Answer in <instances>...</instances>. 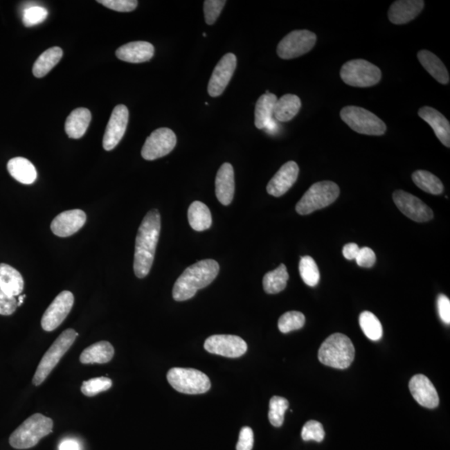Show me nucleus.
Segmentation results:
<instances>
[{
    "mask_svg": "<svg viewBox=\"0 0 450 450\" xmlns=\"http://www.w3.org/2000/svg\"><path fill=\"white\" fill-rule=\"evenodd\" d=\"M161 228V218L157 210L150 211L138 228L135 241L134 270L135 276L140 279L148 276L152 268Z\"/></svg>",
    "mask_w": 450,
    "mask_h": 450,
    "instance_id": "f257e3e1",
    "label": "nucleus"
},
{
    "mask_svg": "<svg viewBox=\"0 0 450 450\" xmlns=\"http://www.w3.org/2000/svg\"><path fill=\"white\" fill-rule=\"evenodd\" d=\"M219 265L214 260H204L188 267L175 282L173 297L176 301L193 298L199 289L207 287L219 275Z\"/></svg>",
    "mask_w": 450,
    "mask_h": 450,
    "instance_id": "f03ea898",
    "label": "nucleus"
},
{
    "mask_svg": "<svg viewBox=\"0 0 450 450\" xmlns=\"http://www.w3.org/2000/svg\"><path fill=\"white\" fill-rule=\"evenodd\" d=\"M355 350L353 343L346 335L336 333L330 335L318 350V360L326 366L345 370L353 363Z\"/></svg>",
    "mask_w": 450,
    "mask_h": 450,
    "instance_id": "7ed1b4c3",
    "label": "nucleus"
},
{
    "mask_svg": "<svg viewBox=\"0 0 450 450\" xmlns=\"http://www.w3.org/2000/svg\"><path fill=\"white\" fill-rule=\"evenodd\" d=\"M53 420L41 414H35L27 419L10 438L12 447L27 449L34 447L42 438L53 431Z\"/></svg>",
    "mask_w": 450,
    "mask_h": 450,
    "instance_id": "20e7f679",
    "label": "nucleus"
},
{
    "mask_svg": "<svg viewBox=\"0 0 450 450\" xmlns=\"http://www.w3.org/2000/svg\"><path fill=\"white\" fill-rule=\"evenodd\" d=\"M77 336L76 331L72 329L66 330L60 335L43 356L38 368H37L34 378H33V384L35 386H40L47 379L52 370L58 365L60 359L71 349Z\"/></svg>",
    "mask_w": 450,
    "mask_h": 450,
    "instance_id": "39448f33",
    "label": "nucleus"
},
{
    "mask_svg": "<svg viewBox=\"0 0 450 450\" xmlns=\"http://www.w3.org/2000/svg\"><path fill=\"white\" fill-rule=\"evenodd\" d=\"M341 190L336 183L331 181H321L314 183L300 201L296 204V211L301 215L321 210L333 204L339 197Z\"/></svg>",
    "mask_w": 450,
    "mask_h": 450,
    "instance_id": "423d86ee",
    "label": "nucleus"
},
{
    "mask_svg": "<svg viewBox=\"0 0 450 450\" xmlns=\"http://www.w3.org/2000/svg\"><path fill=\"white\" fill-rule=\"evenodd\" d=\"M167 379L175 390L182 394L201 395L211 387L208 376L195 369L173 368L168 372Z\"/></svg>",
    "mask_w": 450,
    "mask_h": 450,
    "instance_id": "0eeeda50",
    "label": "nucleus"
},
{
    "mask_svg": "<svg viewBox=\"0 0 450 450\" xmlns=\"http://www.w3.org/2000/svg\"><path fill=\"white\" fill-rule=\"evenodd\" d=\"M342 120L359 134L380 136L386 132V123L375 114L358 106H346L341 111Z\"/></svg>",
    "mask_w": 450,
    "mask_h": 450,
    "instance_id": "6e6552de",
    "label": "nucleus"
},
{
    "mask_svg": "<svg viewBox=\"0 0 450 450\" xmlns=\"http://www.w3.org/2000/svg\"><path fill=\"white\" fill-rule=\"evenodd\" d=\"M341 77L353 87H371L381 80L382 73L376 65L365 60H353L343 64Z\"/></svg>",
    "mask_w": 450,
    "mask_h": 450,
    "instance_id": "1a4fd4ad",
    "label": "nucleus"
},
{
    "mask_svg": "<svg viewBox=\"0 0 450 450\" xmlns=\"http://www.w3.org/2000/svg\"><path fill=\"white\" fill-rule=\"evenodd\" d=\"M317 36L309 30H294L282 39L277 54L283 60L298 58L309 53L316 43Z\"/></svg>",
    "mask_w": 450,
    "mask_h": 450,
    "instance_id": "9d476101",
    "label": "nucleus"
},
{
    "mask_svg": "<svg viewBox=\"0 0 450 450\" xmlns=\"http://www.w3.org/2000/svg\"><path fill=\"white\" fill-rule=\"evenodd\" d=\"M176 144L177 137L173 130L168 128L158 129L147 138L142 148V157L146 161H155L171 153Z\"/></svg>",
    "mask_w": 450,
    "mask_h": 450,
    "instance_id": "9b49d317",
    "label": "nucleus"
},
{
    "mask_svg": "<svg viewBox=\"0 0 450 450\" xmlns=\"http://www.w3.org/2000/svg\"><path fill=\"white\" fill-rule=\"evenodd\" d=\"M73 302L75 298L71 292L67 290L61 292L48 307L43 315L41 320L43 330L51 332L58 328L71 313Z\"/></svg>",
    "mask_w": 450,
    "mask_h": 450,
    "instance_id": "f8f14e48",
    "label": "nucleus"
},
{
    "mask_svg": "<svg viewBox=\"0 0 450 450\" xmlns=\"http://www.w3.org/2000/svg\"><path fill=\"white\" fill-rule=\"evenodd\" d=\"M204 349L224 357L239 358L246 353L248 346L242 338L236 335L217 334L206 339Z\"/></svg>",
    "mask_w": 450,
    "mask_h": 450,
    "instance_id": "ddd939ff",
    "label": "nucleus"
},
{
    "mask_svg": "<svg viewBox=\"0 0 450 450\" xmlns=\"http://www.w3.org/2000/svg\"><path fill=\"white\" fill-rule=\"evenodd\" d=\"M393 199L399 210L415 222L424 223L433 219L431 208L416 196L404 190H396L393 195Z\"/></svg>",
    "mask_w": 450,
    "mask_h": 450,
    "instance_id": "4468645a",
    "label": "nucleus"
},
{
    "mask_svg": "<svg viewBox=\"0 0 450 450\" xmlns=\"http://www.w3.org/2000/svg\"><path fill=\"white\" fill-rule=\"evenodd\" d=\"M237 66V58L228 53L217 64L208 84V93L211 97H219L224 93L232 79Z\"/></svg>",
    "mask_w": 450,
    "mask_h": 450,
    "instance_id": "2eb2a0df",
    "label": "nucleus"
},
{
    "mask_svg": "<svg viewBox=\"0 0 450 450\" xmlns=\"http://www.w3.org/2000/svg\"><path fill=\"white\" fill-rule=\"evenodd\" d=\"M129 116L128 108L124 105H117L114 109L103 138V147L106 151L112 150L120 144L126 132Z\"/></svg>",
    "mask_w": 450,
    "mask_h": 450,
    "instance_id": "dca6fc26",
    "label": "nucleus"
},
{
    "mask_svg": "<svg viewBox=\"0 0 450 450\" xmlns=\"http://www.w3.org/2000/svg\"><path fill=\"white\" fill-rule=\"evenodd\" d=\"M411 395L421 406L435 408L440 404L439 395L426 376L416 375L408 384Z\"/></svg>",
    "mask_w": 450,
    "mask_h": 450,
    "instance_id": "f3484780",
    "label": "nucleus"
},
{
    "mask_svg": "<svg viewBox=\"0 0 450 450\" xmlns=\"http://www.w3.org/2000/svg\"><path fill=\"white\" fill-rule=\"evenodd\" d=\"M86 222L83 210H72L61 213L51 223V231L59 237L71 236L79 231Z\"/></svg>",
    "mask_w": 450,
    "mask_h": 450,
    "instance_id": "a211bd4d",
    "label": "nucleus"
},
{
    "mask_svg": "<svg viewBox=\"0 0 450 450\" xmlns=\"http://www.w3.org/2000/svg\"><path fill=\"white\" fill-rule=\"evenodd\" d=\"M298 173L300 169L296 162L289 161L285 163L268 183V193L275 197H280L287 193L296 182Z\"/></svg>",
    "mask_w": 450,
    "mask_h": 450,
    "instance_id": "6ab92c4d",
    "label": "nucleus"
},
{
    "mask_svg": "<svg viewBox=\"0 0 450 450\" xmlns=\"http://www.w3.org/2000/svg\"><path fill=\"white\" fill-rule=\"evenodd\" d=\"M424 7L423 0H399L392 3L388 12V19L395 24H407L415 19Z\"/></svg>",
    "mask_w": 450,
    "mask_h": 450,
    "instance_id": "aec40b11",
    "label": "nucleus"
},
{
    "mask_svg": "<svg viewBox=\"0 0 450 450\" xmlns=\"http://www.w3.org/2000/svg\"><path fill=\"white\" fill-rule=\"evenodd\" d=\"M235 189L234 168L228 163L219 168L215 179L217 199L223 204L228 206L234 199Z\"/></svg>",
    "mask_w": 450,
    "mask_h": 450,
    "instance_id": "412c9836",
    "label": "nucleus"
},
{
    "mask_svg": "<svg viewBox=\"0 0 450 450\" xmlns=\"http://www.w3.org/2000/svg\"><path fill=\"white\" fill-rule=\"evenodd\" d=\"M154 47L145 41H136L123 45L116 51L118 59L125 62L140 64L147 62L153 58Z\"/></svg>",
    "mask_w": 450,
    "mask_h": 450,
    "instance_id": "4be33fe9",
    "label": "nucleus"
},
{
    "mask_svg": "<svg viewBox=\"0 0 450 450\" xmlns=\"http://www.w3.org/2000/svg\"><path fill=\"white\" fill-rule=\"evenodd\" d=\"M419 116L432 127L438 138L444 146L450 147L449 121L435 109L424 106L419 110Z\"/></svg>",
    "mask_w": 450,
    "mask_h": 450,
    "instance_id": "5701e85b",
    "label": "nucleus"
},
{
    "mask_svg": "<svg viewBox=\"0 0 450 450\" xmlns=\"http://www.w3.org/2000/svg\"><path fill=\"white\" fill-rule=\"evenodd\" d=\"M24 288L21 273L9 264H0V290L16 297L23 292Z\"/></svg>",
    "mask_w": 450,
    "mask_h": 450,
    "instance_id": "b1692460",
    "label": "nucleus"
},
{
    "mask_svg": "<svg viewBox=\"0 0 450 450\" xmlns=\"http://www.w3.org/2000/svg\"><path fill=\"white\" fill-rule=\"evenodd\" d=\"M91 113L88 109L79 108L73 110L65 122V132L71 138H80L87 131L91 122Z\"/></svg>",
    "mask_w": 450,
    "mask_h": 450,
    "instance_id": "393cba45",
    "label": "nucleus"
},
{
    "mask_svg": "<svg viewBox=\"0 0 450 450\" xmlns=\"http://www.w3.org/2000/svg\"><path fill=\"white\" fill-rule=\"evenodd\" d=\"M7 168L12 177L24 185H32L37 179L35 165L26 158L16 157L10 159Z\"/></svg>",
    "mask_w": 450,
    "mask_h": 450,
    "instance_id": "a878e982",
    "label": "nucleus"
},
{
    "mask_svg": "<svg viewBox=\"0 0 450 450\" xmlns=\"http://www.w3.org/2000/svg\"><path fill=\"white\" fill-rule=\"evenodd\" d=\"M114 354V350L111 343L108 341H100L86 348L82 352L80 360L84 365L106 363L113 359Z\"/></svg>",
    "mask_w": 450,
    "mask_h": 450,
    "instance_id": "bb28decb",
    "label": "nucleus"
},
{
    "mask_svg": "<svg viewBox=\"0 0 450 450\" xmlns=\"http://www.w3.org/2000/svg\"><path fill=\"white\" fill-rule=\"evenodd\" d=\"M418 60L422 66L433 79L442 84L449 83V75L445 65L435 55L429 51H420L418 53Z\"/></svg>",
    "mask_w": 450,
    "mask_h": 450,
    "instance_id": "cd10ccee",
    "label": "nucleus"
},
{
    "mask_svg": "<svg viewBox=\"0 0 450 450\" xmlns=\"http://www.w3.org/2000/svg\"><path fill=\"white\" fill-rule=\"evenodd\" d=\"M301 108L300 98L294 95H285L276 101L273 117L276 121L288 122L296 117Z\"/></svg>",
    "mask_w": 450,
    "mask_h": 450,
    "instance_id": "c85d7f7f",
    "label": "nucleus"
},
{
    "mask_svg": "<svg viewBox=\"0 0 450 450\" xmlns=\"http://www.w3.org/2000/svg\"><path fill=\"white\" fill-rule=\"evenodd\" d=\"M277 100V96L270 93L268 90L258 100L255 111V125L257 129H264L273 120V107Z\"/></svg>",
    "mask_w": 450,
    "mask_h": 450,
    "instance_id": "c756f323",
    "label": "nucleus"
},
{
    "mask_svg": "<svg viewBox=\"0 0 450 450\" xmlns=\"http://www.w3.org/2000/svg\"><path fill=\"white\" fill-rule=\"evenodd\" d=\"M188 219L192 228L195 231L208 230L212 225V215L206 204L195 201L188 210Z\"/></svg>",
    "mask_w": 450,
    "mask_h": 450,
    "instance_id": "7c9ffc66",
    "label": "nucleus"
},
{
    "mask_svg": "<svg viewBox=\"0 0 450 450\" xmlns=\"http://www.w3.org/2000/svg\"><path fill=\"white\" fill-rule=\"evenodd\" d=\"M63 57L62 48L53 47L48 48L35 61L33 67V73L37 78H43L56 66Z\"/></svg>",
    "mask_w": 450,
    "mask_h": 450,
    "instance_id": "2f4dec72",
    "label": "nucleus"
},
{
    "mask_svg": "<svg viewBox=\"0 0 450 450\" xmlns=\"http://www.w3.org/2000/svg\"><path fill=\"white\" fill-rule=\"evenodd\" d=\"M289 277L287 268L285 264H280L276 269L272 270L264 276L263 280L264 291L270 294L283 291L287 286Z\"/></svg>",
    "mask_w": 450,
    "mask_h": 450,
    "instance_id": "473e14b6",
    "label": "nucleus"
},
{
    "mask_svg": "<svg viewBox=\"0 0 450 450\" xmlns=\"http://www.w3.org/2000/svg\"><path fill=\"white\" fill-rule=\"evenodd\" d=\"M412 179L420 190L426 192V193L435 195L443 193V183L437 176L431 172L417 170L412 174Z\"/></svg>",
    "mask_w": 450,
    "mask_h": 450,
    "instance_id": "72a5a7b5",
    "label": "nucleus"
},
{
    "mask_svg": "<svg viewBox=\"0 0 450 450\" xmlns=\"http://www.w3.org/2000/svg\"><path fill=\"white\" fill-rule=\"evenodd\" d=\"M359 325L363 334L370 341H378L383 336L381 323L373 313L370 311H363L359 315Z\"/></svg>",
    "mask_w": 450,
    "mask_h": 450,
    "instance_id": "f704fd0d",
    "label": "nucleus"
},
{
    "mask_svg": "<svg viewBox=\"0 0 450 450\" xmlns=\"http://www.w3.org/2000/svg\"><path fill=\"white\" fill-rule=\"evenodd\" d=\"M300 275L305 285L314 287L318 284L321 280L320 270H318L316 262L312 257L304 256L301 258L300 265Z\"/></svg>",
    "mask_w": 450,
    "mask_h": 450,
    "instance_id": "c9c22d12",
    "label": "nucleus"
},
{
    "mask_svg": "<svg viewBox=\"0 0 450 450\" xmlns=\"http://www.w3.org/2000/svg\"><path fill=\"white\" fill-rule=\"evenodd\" d=\"M289 408V401L283 397L273 396L269 401V420L275 427H280L284 423L285 414Z\"/></svg>",
    "mask_w": 450,
    "mask_h": 450,
    "instance_id": "e433bc0d",
    "label": "nucleus"
},
{
    "mask_svg": "<svg viewBox=\"0 0 450 450\" xmlns=\"http://www.w3.org/2000/svg\"><path fill=\"white\" fill-rule=\"evenodd\" d=\"M305 324V315L298 311H289L280 318L278 327L281 333L287 334L300 330Z\"/></svg>",
    "mask_w": 450,
    "mask_h": 450,
    "instance_id": "4c0bfd02",
    "label": "nucleus"
},
{
    "mask_svg": "<svg viewBox=\"0 0 450 450\" xmlns=\"http://www.w3.org/2000/svg\"><path fill=\"white\" fill-rule=\"evenodd\" d=\"M112 387L111 379L105 377L87 380L82 384L81 391L85 396L93 397L107 391Z\"/></svg>",
    "mask_w": 450,
    "mask_h": 450,
    "instance_id": "58836bf2",
    "label": "nucleus"
},
{
    "mask_svg": "<svg viewBox=\"0 0 450 450\" xmlns=\"http://www.w3.org/2000/svg\"><path fill=\"white\" fill-rule=\"evenodd\" d=\"M48 17V11L44 7L34 6L24 10L23 23L26 27H33L43 23Z\"/></svg>",
    "mask_w": 450,
    "mask_h": 450,
    "instance_id": "ea45409f",
    "label": "nucleus"
},
{
    "mask_svg": "<svg viewBox=\"0 0 450 450\" xmlns=\"http://www.w3.org/2000/svg\"><path fill=\"white\" fill-rule=\"evenodd\" d=\"M301 436L305 441L322 442L325 439V432L322 424L316 420H309L303 427Z\"/></svg>",
    "mask_w": 450,
    "mask_h": 450,
    "instance_id": "a19ab883",
    "label": "nucleus"
},
{
    "mask_svg": "<svg viewBox=\"0 0 450 450\" xmlns=\"http://www.w3.org/2000/svg\"><path fill=\"white\" fill-rule=\"evenodd\" d=\"M226 1L224 0H207L204 3V12L206 21L208 26H213L218 19Z\"/></svg>",
    "mask_w": 450,
    "mask_h": 450,
    "instance_id": "79ce46f5",
    "label": "nucleus"
},
{
    "mask_svg": "<svg viewBox=\"0 0 450 450\" xmlns=\"http://www.w3.org/2000/svg\"><path fill=\"white\" fill-rule=\"evenodd\" d=\"M98 3H102L110 10L125 12V13L134 11L138 6L136 0H99Z\"/></svg>",
    "mask_w": 450,
    "mask_h": 450,
    "instance_id": "37998d69",
    "label": "nucleus"
},
{
    "mask_svg": "<svg viewBox=\"0 0 450 450\" xmlns=\"http://www.w3.org/2000/svg\"><path fill=\"white\" fill-rule=\"evenodd\" d=\"M18 307V300L0 290V314L11 315Z\"/></svg>",
    "mask_w": 450,
    "mask_h": 450,
    "instance_id": "c03bdc74",
    "label": "nucleus"
},
{
    "mask_svg": "<svg viewBox=\"0 0 450 450\" xmlns=\"http://www.w3.org/2000/svg\"><path fill=\"white\" fill-rule=\"evenodd\" d=\"M357 264L363 268L373 267L376 261L375 253L369 247H363L359 249L357 257L355 259Z\"/></svg>",
    "mask_w": 450,
    "mask_h": 450,
    "instance_id": "a18cd8bd",
    "label": "nucleus"
},
{
    "mask_svg": "<svg viewBox=\"0 0 450 450\" xmlns=\"http://www.w3.org/2000/svg\"><path fill=\"white\" fill-rule=\"evenodd\" d=\"M253 446V432L251 428L244 427L240 433L237 450H252Z\"/></svg>",
    "mask_w": 450,
    "mask_h": 450,
    "instance_id": "49530a36",
    "label": "nucleus"
},
{
    "mask_svg": "<svg viewBox=\"0 0 450 450\" xmlns=\"http://www.w3.org/2000/svg\"><path fill=\"white\" fill-rule=\"evenodd\" d=\"M438 311L441 321L446 325L450 324V300L447 296L440 294L438 298Z\"/></svg>",
    "mask_w": 450,
    "mask_h": 450,
    "instance_id": "de8ad7c7",
    "label": "nucleus"
},
{
    "mask_svg": "<svg viewBox=\"0 0 450 450\" xmlns=\"http://www.w3.org/2000/svg\"><path fill=\"white\" fill-rule=\"evenodd\" d=\"M360 248L357 244L350 243L345 245L343 249V255L345 259L353 260L357 257Z\"/></svg>",
    "mask_w": 450,
    "mask_h": 450,
    "instance_id": "09e8293b",
    "label": "nucleus"
},
{
    "mask_svg": "<svg viewBox=\"0 0 450 450\" xmlns=\"http://www.w3.org/2000/svg\"><path fill=\"white\" fill-rule=\"evenodd\" d=\"M60 450H80V446L75 440H65L61 443Z\"/></svg>",
    "mask_w": 450,
    "mask_h": 450,
    "instance_id": "8fccbe9b",
    "label": "nucleus"
},
{
    "mask_svg": "<svg viewBox=\"0 0 450 450\" xmlns=\"http://www.w3.org/2000/svg\"><path fill=\"white\" fill-rule=\"evenodd\" d=\"M26 296H19V301H18V306H20L23 304L24 298H26Z\"/></svg>",
    "mask_w": 450,
    "mask_h": 450,
    "instance_id": "3c124183",
    "label": "nucleus"
}]
</instances>
